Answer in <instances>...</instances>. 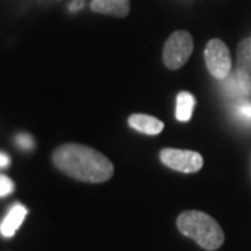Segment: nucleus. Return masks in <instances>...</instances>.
Listing matches in <instances>:
<instances>
[{
	"mask_svg": "<svg viewBox=\"0 0 251 251\" xmlns=\"http://www.w3.org/2000/svg\"><path fill=\"white\" fill-rule=\"evenodd\" d=\"M52 161L64 175L87 183L106 181L115 172L113 163L103 153L80 144H66L56 148Z\"/></svg>",
	"mask_w": 251,
	"mask_h": 251,
	"instance_id": "obj_1",
	"label": "nucleus"
},
{
	"mask_svg": "<svg viewBox=\"0 0 251 251\" xmlns=\"http://www.w3.org/2000/svg\"><path fill=\"white\" fill-rule=\"evenodd\" d=\"M177 227L181 233L194 240L204 250H216L225 242L221 225L212 216L201 211L181 212L177 218Z\"/></svg>",
	"mask_w": 251,
	"mask_h": 251,
	"instance_id": "obj_2",
	"label": "nucleus"
},
{
	"mask_svg": "<svg viewBox=\"0 0 251 251\" xmlns=\"http://www.w3.org/2000/svg\"><path fill=\"white\" fill-rule=\"evenodd\" d=\"M194 49L193 36L184 29L175 31L163 46V63L169 70H177L183 67Z\"/></svg>",
	"mask_w": 251,
	"mask_h": 251,
	"instance_id": "obj_3",
	"label": "nucleus"
},
{
	"mask_svg": "<svg viewBox=\"0 0 251 251\" xmlns=\"http://www.w3.org/2000/svg\"><path fill=\"white\" fill-rule=\"evenodd\" d=\"M205 64L208 72L218 80H224L232 69V56L224 41L214 38L205 46Z\"/></svg>",
	"mask_w": 251,
	"mask_h": 251,
	"instance_id": "obj_4",
	"label": "nucleus"
},
{
	"mask_svg": "<svg viewBox=\"0 0 251 251\" xmlns=\"http://www.w3.org/2000/svg\"><path fill=\"white\" fill-rule=\"evenodd\" d=\"M159 158L165 166L181 173H196L204 165L202 156L196 151L190 150L165 148L159 153Z\"/></svg>",
	"mask_w": 251,
	"mask_h": 251,
	"instance_id": "obj_5",
	"label": "nucleus"
},
{
	"mask_svg": "<svg viewBox=\"0 0 251 251\" xmlns=\"http://www.w3.org/2000/svg\"><path fill=\"white\" fill-rule=\"evenodd\" d=\"M236 78L240 90L251 97V38H244L237 46Z\"/></svg>",
	"mask_w": 251,
	"mask_h": 251,
	"instance_id": "obj_6",
	"label": "nucleus"
},
{
	"mask_svg": "<svg viewBox=\"0 0 251 251\" xmlns=\"http://www.w3.org/2000/svg\"><path fill=\"white\" fill-rule=\"evenodd\" d=\"M91 10L113 17H126L130 13V0H91Z\"/></svg>",
	"mask_w": 251,
	"mask_h": 251,
	"instance_id": "obj_7",
	"label": "nucleus"
},
{
	"mask_svg": "<svg viewBox=\"0 0 251 251\" xmlns=\"http://www.w3.org/2000/svg\"><path fill=\"white\" fill-rule=\"evenodd\" d=\"M28 214V209L23 204H14L10 208L6 218L3 219V222L0 224V233L4 237H13L17 229L24 222L25 216Z\"/></svg>",
	"mask_w": 251,
	"mask_h": 251,
	"instance_id": "obj_8",
	"label": "nucleus"
},
{
	"mask_svg": "<svg viewBox=\"0 0 251 251\" xmlns=\"http://www.w3.org/2000/svg\"><path fill=\"white\" fill-rule=\"evenodd\" d=\"M128 125L131 128H134L140 133L148 135H156L163 130V122L156 117L143 113H135L128 117Z\"/></svg>",
	"mask_w": 251,
	"mask_h": 251,
	"instance_id": "obj_9",
	"label": "nucleus"
},
{
	"mask_svg": "<svg viewBox=\"0 0 251 251\" xmlns=\"http://www.w3.org/2000/svg\"><path fill=\"white\" fill-rule=\"evenodd\" d=\"M194 105H196V99L193 94L187 91L179 92L176 98V119L179 122H188L193 116Z\"/></svg>",
	"mask_w": 251,
	"mask_h": 251,
	"instance_id": "obj_10",
	"label": "nucleus"
},
{
	"mask_svg": "<svg viewBox=\"0 0 251 251\" xmlns=\"http://www.w3.org/2000/svg\"><path fill=\"white\" fill-rule=\"evenodd\" d=\"M14 191V181L4 175H0V197H6Z\"/></svg>",
	"mask_w": 251,
	"mask_h": 251,
	"instance_id": "obj_11",
	"label": "nucleus"
},
{
	"mask_svg": "<svg viewBox=\"0 0 251 251\" xmlns=\"http://www.w3.org/2000/svg\"><path fill=\"white\" fill-rule=\"evenodd\" d=\"M16 144H17L20 148H23V150H25V151H29V150H32L34 148V138L31 137V135L24 134V133H21V134H18L16 137Z\"/></svg>",
	"mask_w": 251,
	"mask_h": 251,
	"instance_id": "obj_12",
	"label": "nucleus"
},
{
	"mask_svg": "<svg viewBox=\"0 0 251 251\" xmlns=\"http://www.w3.org/2000/svg\"><path fill=\"white\" fill-rule=\"evenodd\" d=\"M237 113H239V116L251 120V103H242V105H239Z\"/></svg>",
	"mask_w": 251,
	"mask_h": 251,
	"instance_id": "obj_13",
	"label": "nucleus"
},
{
	"mask_svg": "<svg viewBox=\"0 0 251 251\" xmlns=\"http://www.w3.org/2000/svg\"><path fill=\"white\" fill-rule=\"evenodd\" d=\"M10 165V156L0 151V168H7Z\"/></svg>",
	"mask_w": 251,
	"mask_h": 251,
	"instance_id": "obj_14",
	"label": "nucleus"
},
{
	"mask_svg": "<svg viewBox=\"0 0 251 251\" xmlns=\"http://www.w3.org/2000/svg\"><path fill=\"white\" fill-rule=\"evenodd\" d=\"M82 4H84V0H74V1H72V4H70V11H78V10L82 9Z\"/></svg>",
	"mask_w": 251,
	"mask_h": 251,
	"instance_id": "obj_15",
	"label": "nucleus"
}]
</instances>
